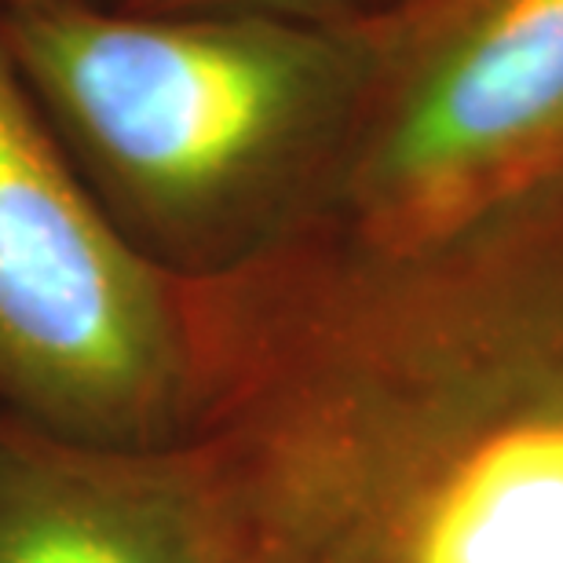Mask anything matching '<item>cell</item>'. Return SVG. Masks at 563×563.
Returning <instances> with one entry per match:
<instances>
[{
    "instance_id": "obj_1",
    "label": "cell",
    "mask_w": 563,
    "mask_h": 563,
    "mask_svg": "<svg viewBox=\"0 0 563 563\" xmlns=\"http://www.w3.org/2000/svg\"><path fill=\"white\" fill-rule=\"evenodd\" d=\"M217 563H563V176L418 242L179 278Z\"/></svg>"
},
{
    "instance_id": "obj_2",
    "label": "cell",
    "mask_w": 563,
    "mask_h": 563,
    "mask_svg": "<svg viewBox=\"0 0 563 563\" xmlns=\"http://www.w3.org/2000/svg\"><path fill=\"white\" fill-rule=\"evenodd\" d=\"M0 41L99 206L176 278L231 272L330 198L380 63L355 19L15 8Z\"/></svg>"
},
{
    "instance_id": "obj_3",
    "label": "cell",
    "mask_w": 563,
    "mask_h": 563,
    "mask_svg": "<svg viewBox=\"0 0 563 563\" xmlns=\"http://www.w3.org/2000/svg\"><path fill=\"white\" fill-rule=\"evenodd\" d=\"M0 402L55 435L168 446L187 402L179 278L99 206L0 41Z\"/></svg>"
},
{
    "instance_id": "obj_4",
    "label": "cell",
    "mask_w": 563,
    "mask_h": 563,
    "mask_svg": "<svg viewBox=\"0 0 563 563\" xmlns=\"http://www.w3.org/2000/svg\"><path fill=\"white\" fill-rule=\"evenodd\" d=\"M319 217L418 242L563 176V0H396Z\"/></svg>"
},
{
    "instance_id": "obj_5",
    "label": "cell",
    "mask_w": 563,
    "mask_h": 563,
    "mask_svg": "<svg viewBox=\"0 0 563 563\" xmlns=\"http://www.w3.org/2000/svg\"><path fill=\"white\" fill-rule=\"evenodd\" d=\"M0 563H217L176 446L125 450L0 418Z\"/></svg>"
},
{
    "instance_id": "obj_6",
    "label": "cell",
    "mask_w": 563,
    "mask_h": 563,
    "mask_svg": "<svg viewBox=\"0 0 563 563\" xmlns=\"http://www.w3.org/2000/svg\"><path fill=\"white\" fill-rule=\"evenodd\" d=\"M125 11L146 15H286V19H355L366 0H125Z\"/></svg>"
},
{
    "instance_id": "obj_7",
    "label": "cell",
    "mask_w": 563,
    "mask_h": 563,
    "mask_svg": "<svg viewBox=\"0 0 563 563\" xmlns=\"http://www.w3.org/2000/svg\"><path fill=\"white\" fill-rule=\"evenodd\" d=\"M37 4H55V0H0L4 11H15V8H37Z\"/></svg>"
},
{
    "instance_id": "obj_8",
    "label": "cell",
    "mask_w": 563,
    "mask_h": 563,
    "mask_svg": "<svg viewBox=\"0 0 563 563\" xmlns=\"http://www.w3.org/2000/svg\"><path fill=\"white\" fill-rule=\"evenodd\" d=\"M388 4H396V0H366V8H369V11H377V8H388Z\"/></svg>"
}]
</instances>
